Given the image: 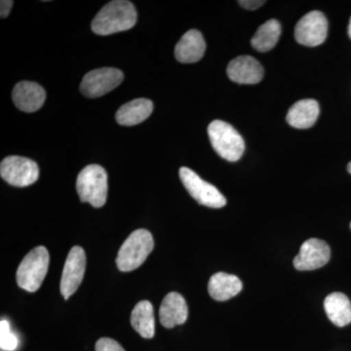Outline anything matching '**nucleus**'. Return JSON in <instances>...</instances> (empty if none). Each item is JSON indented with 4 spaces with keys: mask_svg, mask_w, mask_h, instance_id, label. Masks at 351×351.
<instances>
[{
    "mask_svg": "<svg viewBox=\"0 0 351 351\" xmlns=\"http://www.w3.org/2000/svg\"><path fill=\"white\" fill-rule=\"evenodd\" d=\"M0 175L11 186L25 188L38 181L39 168L32 159L8 156L0 164Z\"/></svg>",
    "mask_w": 351,
    "mask_h": 351,
    "instance_id": "nucleus-7",
    "label": "nucleus"
},
{
    "mask_svg": "<svg viewBox=\"0 0 351 351\" xmlns=\"http://www.w3.org/2000/svg\"><path fill=\"white\" fill-rule=\"evenodd\" d=\"M226 73L232 82L239 84H257L263 80V69L255 58L239 56L228 64Z\"/></svg>",
    "mask_w": 351,
    "mask_h": 351,
    "instance_id": "nucleus-12",
    "label": "nucleus"
},
{
    "mask_svg": "<svg viewBox=\"0 0 351 351\" xmlns=\"http://www.w3.org/2000/svg\"><path fill=\"white\" fill-rule=\"evenodd\" d=\"M49 252L43 246L32 249L20 263L17 283L20 288L34 293L40 288L49 267Z\"/></svg>",
    "mask_w": 351,
    "mask_h": 351,
    "instance_id": "nucleus-5",
    "label": "nucleus"
},
{
    "mask_svg": "<svg viewBox=\"0 0 351 351\" xmlns=\"http://www.w3.org/2000/svg\"><path fill=\"white\" fill-rule=\"evenodd\" d=\"M12 98L16 107L25 112H34L43 107L45 90L36 82H21L14 87Z\"/></svg>",
    "mask_w": 351,
    "mask_h": 351,
    "instance_id": "nucleus-13",
    "label": "nucleus"
},
{
    "mask_svg": "<svg viewBox=\"0 0 351 351\" xmlns=\"http://www.w3.org/2000/svg\"><path fill=\"white\" fill-rule=\"evenodd\" d=\"M13 3L14 2L11 0H2L0 2V16H1V18L8 17L11 9H12Z\"/></svg>",
    "mask_w": 351,
    "mask_h": 351,
    "instance_id": "nucleus-25",
    "label": "nucleus"
},
{
    "mask_svg": "<svg viewBox=\"0 0 351 351\" xmlns=\"http://www.w3.org/2000/svg\"><path fill=\"white\" fill-rule=\"evenodd\" d=\"M154 247V237L149 230H135L120 247L117 258V267L123 272L138 269L149 257Z\"/></svg>",
    "mask_w": 351,
    "mask_h": 351,
    "instance_id": "nucleus-2",
    "label": "nucleus"
},
{
    "mask_svg": "<svg viewBox=\"0 0 351 351\" xmlns=\"http://www.w3.org/2000/svg\"><path fill=\"white\" fill-rule=\"evenodd\" d=\"M123 78V73L117 69H94L83 77L80 91L87 98H99L119 86Z\"/></svg>",
    "mask_w": 351,
    "mask_h": 351,
    "instance_id": "nucleus-8",
    "label": "nucleus"
},
{
    "mask_svg": "<svg viewBox=\"0 0 351 351\" xmlns=\"http://www.w3.org/2000/svg\"><path fill=\"white\" fill-rule=\"evenodd\" d=\"M280 34V23L276 19L269 20L261 25L257 32L254 34L251 40L252 46L258 52H267L274 49L278 43Z\"/></svg>",
    "mask_w": 351,
    "mask_h": 351,
    "instance_id": "nucleus-21",
    "label": "nucleus"
},
{
    "mask_svg": "<svg viewBox=\"0 0 351 351\" xmlns=\"http://www.w3.org/2000/svg\"><path fill=\"white\" fill-rule=\"evenodd\" d=\"M325 313L328 318L338 327H345L351 323V302L343 293H332L324 301Z\"/></svg>",
    "mask_w": 351,
    "mask_h": 351,
    "instance_id": "nucleus-19",
    "label": "nucleus"
},
{
    "mask_svg": "<svg viewBox=\"0 0 351 351\" xmlns=\"http://www.w3.org/2000/svg\"><path fill=\"white\" fill-rule=\"evenodd\" d=\"M327 34V19L320 11L307 13L295 25V40L308 47L321 45L326 40Z\"/></svg>",
    "mask_w": 351,
    "mask_h": 351,
    "instance_id": "nucleus-9",
    "label": "nucleus"
},
{
    "mask_svg": "<svg viewBox=\"0 0 351 351\" xmlns=\"http://www.w3.org/2000/svg\"><path fill=\"white\" fill-rule=\"evenodd\" d=\"M137 23V11L130 1L108 2L92 22V31L98 36H110L131 29Z\"/></svg>",
    "mask_w": 351,
    "mask_h": 351,
    "instance_id": "nucleus-1",
    "label": "nucleus"
},
{
    "mask_svg": "<svg viewBox=\"0 0 351 351\" xmlns=\"http://www.w3.org/2000/svg\"><path fill=\"white\" fill-rule=\"evenodd\" d=\"M206 43L200 32L191 29L182 36L175 47V57L180 63L193 64L204 56Z\"/></svg>",
    "mask_w": 351,
    "mask_h": 351,
    "instance_id": "nucleus-15",
    "label": "nucleus"
},
{
    "mask_svg": "<svg viewBox=\"0 0 351 351\" xmlns=\"http://www.w3.org/2000/svg\"><path fill=\"white\" fill-rule=\"evenodd\" d=\"M96 351H125L114 339L101 338L96 343Z\"/></svg>",
    "mask_w": 351,
    "mask_h": 351,
    "instance_id": "nucleus-23",
    "label": "nucleus"
},
{
    "mask_svg": "<svg viewBox=\"0 0 351 351\" xmlns=\"http://www.w3.org/2000/svg\"><path fill=\"white\" fill-rule=\"evenodd\" d=\"M76 191L82 202L101 208L107 202L108 174L100 165L91 164L83 168L76 180Z\"/></svg>",
    "mask_w": 351,
    "mask_h": 351,
    "instance_id": "nucleus-3",
    "label": "nucleus"
},
{
    "mask_svg": "<svg viewBox=\"0 0 351 351\" xmlns=\"http://www.w3.org/2000/svg\"><path fill=\"white\" fill-rule=\"evenodd\" d=\"M179 175L184 188L199 204L216 209L226 206L225 196L213 184L201 179L195 171L188 167H182Z\"/></svg>",
    "mask_w": 351,
    "mask_h": 351,
    "instance_id": "nucleus-6",
    "label": "nucleus"
},
{
    "mask_svg": "<svg viewBox=\"0 0 351 351\" xmlns=\"http://www.w3.org/2000/svg\"><path fill=\"white\" fill-rule=\"evenodd\" d=\"M19 346V339L10 329L8 321L0 322V348L4 351H14Z\"/></svg>",
    "mask_w": 351,
    "mask_h": 351,
    "instance_id": "nucleus-22",
    "label": "nucleus"
},
{
    "mask_svg": "<svg viewBox=\"0 0 351 351\" xmlns=\"http://www.w3.org/2000/svg\"><path fill=\"white\" fill-rule=\"evenodd\" d=\"M348 171L351 174V161H350V164H348Z\"/></svg>",
    "mask_w": 351,
    "mask_h": 351,
    "instance_id": "nucleus-27",
    "label": "nucleus"
},
{
    "mask_svg": "<svg viewBox=\"0 0 351 351\" xmlns=\"http://www.w3.org/2000/svg\"><path fill=\"white\" fill-rule=\"evenodd\" d=\"M319 105L313 99L297 101L290 108L286 117L288 124L297 129L313 127L319 117Z\"/></svg>",
    "mask_w": 351,
    "mask_h": 351,
    "instance_id": "nucleus-16",
    "label": "nucleus"
},
{
    "mask_svg": "<svg viewBox=\"0 0 351 351\" xmlns=\"http://www.w3.org/2000/svg\"><path fill=\"white\" fill-rule=\"evenodd\" d=\"M154 104L149 99H136L121 106L115 114L117 123L122 126H134L142 123L151 117Z\"/></svg>",
    "mask_w": 351,
    "mask_h": 351,
    "instance_id": "nucleus-17",
    "label": "nucleus"
},
{
    "mask_svg": "<svg viewBox=\"0 0 351 351\" xmlns=\"http://www.w3.org/2000/svg\"><path fill=\"white\" fill-rule=\"evenodd\" d=\"M242 287L241 280L237 276L218 272L210 278L208 292L216 301L225 302L239 295Z\"/></svg>",
    "mask_w": 351,
    "mask_h": 351,
    "instance_id": "nucleus-18",
    "label": "nucleus"
},
{
    "mask_svg": "<svg viewBox=\"0 0 351 351\" xmlns=\"http://www.w3.org/2000/svg\"><path fill=\"white\" fill-rule=\"evenodd\" d=\"M131 325L143 338H154V306L151 302L141 301L136 304L131 313Z\"/></svg>",
    "mask_w": 351,
    "mask_h": 351,
    "instance_id": "nucleus-20",
    "label": "nucleus"
},
{
    "mask_svg": "<svg viewBox=\"0 0 351 351\" xmlns=\"http://www.w3.org/2000/svg\"><path fill=\"white\" fill-rule=\"evenodd\" d=\"M331 258V249L323 240L307 239L300 248L294 258V267L298 270H314L327 265Z\"/></svg>",
    "mask_w": 351,
    "mask_h": 351,
    "instance_id": "nucleus-11",
    "label": "nucleus"
},
{
    "mask_svg": "<svg viewBox=\"0 0 351 351\" xmlns=\"http://www.w3.org/2000/svg\"><path fill=\"white\" fill-rule=\"evenodd\" d=\"M239 3L245 9L256 10L263 6L265 1H263V0H241V1H239Z\"/></svg>",
    "mask_w": 351,
    "mask_h": 351,
    "instance_id": "nucleus-24",
    "label": "nucleus"
},
{
    "mask_svg": "<svg viewBox=\"0 0 351 351\" xmlns=\"http://www.w3.org/2000/svg\"><path fill=\"white\" fill-rule=\"evenodd\" d=\"M189 308L186 300L179 293L171 292L164 298L159 318L164 327L171 329L177 325H182L188 319Z\"/></svg>",
    "mask_w": 351,
    "mask_h": 351,
    "instance_id": "nucleus-14",
    "label": "nucleus"
},
{
    "mask_svg": "<svg viewBox=\"0 0 351 351\" xmlns=\"http://www.w3.org/2000/svg\"><path fill=\"white\" fill-rule=\"evenodd\" d=\"M208 135L215 152L221 158L235 162L243 156V138L230 124L223 120H214L208 126Z\"/></svg>",
    "mask_w": 351,
    "mask_h": 351,
    "instance_id": "nucleus-4",
    "label": "nucleus"
},
{
    "mask_svg": "<svg viewBox=\"0 0 351 351\" xmlns=\"http://www.w3.org/2000/svg\"><path fill=\"white\" fill-rule=\"evenodd\" d=\"M348 36H350V38H351V18L350 21V25H348Z\"/></svg>",
    "mask_w": 351,
    "mask_h": 351,
    "instance_id": "nucleus-26",
    "label": "nucleus"
},
{
    "mask_svg": "<svg viewBox=\"0 0 351 351\" xmlns=\"http://www.w3.org/2000/svg\"><path fill=\"white\" fill-rule=\"evenodd\" d=\"M350 228H351V223H350Z\"/></svg>",
    "mask_w": 351,
    "mask_h": 351,
    "instance_id": "nucleus-28",
    "label": "nucleus"
},
{
    "mask_svg": "<svg viewBox=\"0 0 351 351\" xmlns=\"http://www.w3.org/2000/svg\"><path fill=\"white\" fill-rule=\"evenodd\" d=\"M86 269V255L82 247L75 246L69 251L62 274L60 290L64 300H68L80 287Z\"/></svg>",
    "mask_w": 351,
    "mask_h": 351,
    "instance_id": "nucleus-10",
    "label": "nucleus"
}]
</instances>
